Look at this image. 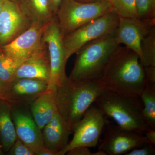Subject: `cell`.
<instances>
[{
	"label": "cell",
	"instance_id": "24",
	"mask_svg": "<svg viewBox=\"0 0 155 155\" xmlns=\"http://www.w3.org/2000/svg\"><path fill=\"white\" fill-rule=\"evenodd\" d=\"M138 19L145 21H155V0H135Z\"/></svg>",
	"mask_w": 155,
	"mask_h": 155
},
{
	"label": "cell",
	"instance_id": "29",
	"mask_svg": "<svg viewBox=\"0 0 155 155\" xmlns=\"http://www.w3.org/2000/svg\"><path fill=\"white\" fill-rule=\"evenodd\" d=\"M145 137L148 143L151 144H155V129H151L144 134Z\"/></svg>",
	"mask_w": 155,
	"mask_h": 155
},
{
	"label": "cell",
	"instance_id": "25",
	"mask_svg": "<svg viewBox=\"0 0 155 155\" xmlns=\"http://www.w3.org/2000/svg\"><path fill=\"white\" fill-rule=\"evenodd\" d=\"M8 152L9 155H35L33 150L18 138Z\"/></svg>",
	"mask_w": 155,
	"mask_h": 155
},
{
	"label": "cell",
	"instance_id": "30",
	"mask_svg": "<svg viewBox=\"0 0 155 155\" xmlns=\"http://www.w3.org/2000/svg\"><path fill=\"white\" fill-rule=\"evenodd\" d=\"M50 6L53 14L55 16L62 0H49Z\"/></svg>",
	"mask_w": 155,
	"mask_h": 155
},
{
	"label": "cell",
	"instance_id": "27",
	"mask_svg": "<svg viewBox=\"0 0 155 155\" xmlns=\"http://www.w3.org/2000/svg\"><path fill=\"white\" fill-rule=\"evenodd\" d=\"M146 85L155 87V66L144 67Z\"/></svg>",
	"mask_w": 155,
	"mask_h": 155
},
{
	"label": "cell",
	"instance_id": "19",
	"mask_svg": "<svg viewBox=\"0 0 155 155\" xmlns=\"http://www.w3.org/2000/svg\"><path fill=\"white\" fill-rule=\"evenodd\" d=\"M18 3L31 23H46L55 16L49 0H19Z\"/></svg>",
	"mask_w": 155,
	"mask_h": 155
},
{
	"label": "cell",
	"instance_id": "4",
	"mask_svg": "<svg viewBox=\"0 0 155 155\" xmlns=\"http://www.w3.org/2000/svg\"><path fill=\"white\" fill-rule=\"evenodd\" d=\"M139 98L105 91L95 103L104 114L112 118L119 127L144 134L153 128L145 120L143 105Z\"/></svg>",
	"mask_w": 155,
	"mask_h": 155
},
{
	"label": "cell",
	"instance_id": "1",
	"mask_svg": "<svg viewBox=\"0 0 155 155\" xmlns=\"http://www.w3.org/2000/svg\"><path fill=\"white\" fill-rule=\"evenodd\" d=\"M105 91L140 97L146 85L144 67L135 52L121 45L100 79Z\"/></svg>",
	"mask_w": 155,
	"mask_h": 155
},
{
	"label": "cell",
	"instance_id": "18",
	"mask_svg": "<svg viewBox=\"0 0 155 155\" xmlns=\"http://www.w3.org/2000/svg\"><path fill=\"white\" fill-rule=\"evenodd\" d=\"M11 111V105L0 99V140L5 152L8 151L17 138Z\"/></svg>",
	"mask_w": 155,
	"mask_h": 155
},
{
	"label": "cell",
	"instance_id": "10",
	"mask_svg": "<svg viewBox=\"0 0 155 155\" xmlns=\"http://www.w3.org/2000/svg\"><path fill=\"white\" fill-rule=\"evenodd\" d=\"M147 143H149L143 134L112 125L108 127L98 148L106 155H125Z\"/></svg>",
	"mask_w": 155,
	"mask_h": 155
},
{
	"label": "cell",
	"instance_id": "8",
	"mask_svg": "<svg viewBox=\"0 0 155 155\" xmlns=\"http://www.w3.org/2000/svg\"><path fill=\"white\" fill-rule=\"evenodd\" d=\"M106 122L104 113L96 106H91L74 127L72 140L60 155H66L70 150L78 147H96Z\"/></svg>",
	"mask_w": 155,
	"mask_h": 155
},
{
	"label": "cell",
	"instance_id": "32",
	"mask_svg": "<svg viewBox=\"0 0 155 155\" xmlns=\"http://www.w3.org/2000/svg\"><path fill=\"white\" fill-rule=\"evenodd\" d=\"M6 83L0 81V99H2L3 93L5 87Z\"/></svg>",
	"mask_w": 155,
	"mask_h": 155
},
{
	"label": "cell",
	"instance_id": "36",
	"mask_svg": "<svg viewBox=\"0 0 155 155\" xmlns=\"http://www.w3.org/2000/svg\"><path fill=\"white\" fill-rule=\"evenodd\" d=\"M11 1H13V2H15L18 3L19 2V0H11Z\"/></svg>",
	"mask_w": 155,
	"mask_h": 155
},
{
	"label": "cell",
	"instance_id": "9",
	"mask_svg": "<svg viewBox=\"0 0 155 155\" xmlns=\"http://www.w3.org/2000/svg\"><path fill=\"white\" fill-rule=\"evenodd\" d=\"M46 23H32L28 29L14 40L0 47V51L22 64L43 47V34Z\"/></svg>",
	"mask_w": 155,
	"mask_h": 155
},
{
	"label": "cell",
	"instance_id": "21",
	"mask_svg": "<svg viewBox=\"0 0 155 155\" xmlns=\"http://www.w3.org/2000/svg\"><path fill=\"white\" fill-rule=\"evenodd\" d=\"M141 51L140 60L143 67L155 66V26L143 39Z\"/></svg>",
	"mask_w": 155,
	"mask_h": 155
},
{
	"label": "cell",
	"instance_id": "33",
	"mask_svg": "<svg viewBox=\"0 0 155 155\" xmlns=\"http://www.w3.org/2000/svg\"><path fill=\"white\" fill-rule=\"evenodd\" d=\"M79 2L84 3H89L97 2H101V1H104V0H75Z\"/></svg>",
	"mask_w": 155,
	"mask_h": 155
},
{
	"label": "cell",
	"instance_id": "20",
	"mask_svg": "<svg viewBox=\"0 0 155 155\" xmlns=\"http://www.w3.org/2000/svg\"><path fill=\"white\" fill-rule=\"evenodd\" d=\"M143 103V114L145 120L155 129V87L146 85L140 96Z\"/></svg>",
	"mask_w": 155,
	"mask_h": 155
},
{
	"label": "cell",
	"instance_id": "2",
	"mask_svg": "<svg viewBox=\"0 0 155 155\" xmlns=\"http://www.w3.org/2000/svg\"><path fill=\"white\" fill-rule=\"evenodd\" d=\"M55 88L57 110L72 133L86 111L105 91L100 80L75 81L68 77Z\"/></svg>",
	"mask_w": 155,
	"mask_h": 155
},
{
	"label": "cell",
	"instance_id": "13",
	"mask_svg": "<svg viewBox=\"0 0 155 155\" xmlns=\"http://www.w3.org/2000/svg\"><path fill=\"white\" fill-rule=\"evenodd\" d=\"M155 26V21H145L137 18L119 17L115 31L119 45L135 52L141 58V42L144 37Z\"/></svg>",
	"mask_w": 155,
	"mask_h": 155
},
{
	"label": "cell",
	"instance_id": "12",
	"mask_svg": "<svg viewBox=\"0 0 155 155\" xmlns=\"http://www.w3.org/2000/svg\"><path fill=\"white\" fill-rule=\"evenodd\" d=\"M11 113L17 138L38 155L44 147L42 131L35 121L29 106H11Z\"/></svg>",
	"mask_w": 155,
	"mask_h": 155
},
{
	"label": "cell",
	"instance_id": "23",
	"mask_svg": "<svg viewBox=\"0 0 155 155\" xmlns=\"http://www.w3.org/2000/svg\"><path fill=\"white\" fill-rule=\"evenodd\" d=\"M112 10L119 17L137 18L135 0H108Z\"/></svg>",
	"mask_w": 155,
	"mask_h": 155
},
{
	"label": "cell",
	"instance_id": "28",
	"mask_svg": "<svg viewBox=\"0 0 155 155\" xmlns=\"http://www.w3.org/2000/svg\"><path fill=\"white\" fill-rule=\"evenodd\" d=\"M68 155H94L87 147H78L67 152Z\"/></svg>",
	"mask_w": 155,
	"mask_h": 155
},
{
	"label": "cell",
	"instance_id": "26",
	"mask_svg": "<svg viewBox=\"0 0 155 155\" xmlns=\"http://www.w3.org/2000/svg\"><path fill=\"white\" fill-rule=\"evenodd\" d=\"M154 145L147 143L140 146L135 148L128 152L125 155H154Z\"/></svg>",
	"mask_w": 155,
	"mask_h": 155
},
{
	"label": "cell",
	"instance_id": "14",
	"mask_svg": "<svg viewBox=\"0 0 155 155\" xmlns=\"http://www.w3.org/2000/svg\"><path fill=\"white\" fill-rule=\"evenodd\" d=\"M48 89V84L44 81L29 78H15L6 83L2 100L11 106H29Z\"/></svg>",
	"mask_w": 155,
	"mask_h": 155
},
{
	"label": "cell",
	"instance_id": "34",
	"mask_svg": "<svg viewBox=\"0 0 155 155\" xmlns=\"http://www.w3.org/2000/svg\"><path fill=\"white\" fill-rule=\"evenodd\" d=\"M4 2H5V0H0V14L2 12V9Z\"/></svg>",
	"mask_w": 155,
	"mask_h": 155
},
{
	"label": "cell",
	"instance_id": "31",
	"mask_svg": "<svg viewBox=\"0 0 155 155\" xmlns=\"http://www.w3.org/2000/svg\"><path fill=\"white\" fill-rule=\"evenodd\" d=\"M38 155H57L55 153L48 149L46 148H43L42 150L39 153Z\"/></svg>",
	"mask_w": 155,
	"mask_h": 155
},
{
	"label": "cell",
	"instance_id": "22",
	"mask_svg": "<svg viewBox=\"0 0 155 155\" xmlns=\"http://www.w3.org/2000/svg\"><path fill=\"white\" fill-rule=\"evenodd\" d=\"M20 64L0 51V81L8 83L15 79V72Z\"/></svg>",
	"mask_w": 155,
	"mask_h": 155
},
{
	"label": "cell",
	"instance_id": "35",
	"mask_svg": "<svg viewBox=\"0 0 155 155\" xmlns=\"http://www.w3.org/2000/svg\"><path fill=\"white\" fill-rule=\"evenodd\" d=\"M4 154V152L3 151L2 149V146H1V145L0 144V155H3Z\"/></svg>",
	"mask_w": 155,
	"mask_h": 155
},
{
	"label": "cell",
	"instance_id": "3",
	"mask_svg": "<svg viewBox=\"0 0 155 155\" xmlns=\"http://www.w3.org/2000/svg\"><path fill=\"white\" fill-rule=\"evenodd\" d=\"M115 31L87 43L78 51L75 64L68 77L70 80L76 81L101 79L121 45L116 40Z\"/></svg>",
	"mask_w": 155,
	"mask_h": 155
},
{
	"label": "cell",
	"instance_id": "7",
	"mask_svg": "<svg viewBox=\"0 0 155 155\" xmlns=\"http://www.w3.org/2000/svg\"><path fill=\"white\" fill-rule=\"evenodd\" d=\"M63 37L55 16L46 24L42 36V41L47 48L50 61L48 88H55L68 77L66 67L69 59L66 55Z\"/></svg>",
	"mask_w": 155,
	"mask_h": 155
},
{
	"label": "cell",
	"instance_id": "15",
	"mask_svg": "<svg viewBox=\"0 0 155 155\" xmlns=\"http://www.w3.org/2000/svg\"><path fill=\"white\" fill-rule=\"evenodd\" d=\"M42 131L44 146L60 155L67 146L69 136L72 133L69 126L58 110Z\"/></svg>",
	"mask_w": 155,
	"mask_h": 155
},
{
	"label": "cell",
	"instance_id": "11",
	"mask_svg": "<svg viewBox=\"0 0 155 155\" xmlns=\"http://www.w3.org/2000/svg\"><path fill=\"white\" fill-rule=\"evenodd\" d=\"M31 24L19 3L5 0L0 14V47L14 40Z\"/></svg>",
	"mask_w": 155,
	"mask_h": 155
},
{
	"label": "cell",
	"instance_id": "5",
	"mask_svg": "<svg viewBox=\"0 0 155 155\" xmlns=\"http://www.w3.org/2000/svg\"><path fill=\"white\" fill-rule=\"evenodd\" d=\"M112 10L108 0L89 3L62 0L55 16L64 36Z\"/></svg>",
	"mask_w": 155,
	"mask_h": 155
},
{
	"label": "cell",
	"instance_id": "16",
	"mask_svg": "<svg viewBox=\"0 0 155 155\" xmlns=\"http://www.w3.org/2000/svg\"><path fill=\"white\" fill-rule=\"evenodd\" d=\"M50 78L49 59L45 45L20 64L15 78H25L44 81L48 84Z\"/></svg>",
	"mask_w": 155,
	"mask_h": 155
},
{
	"label": "cell",
	"instance_id": "17",
	"mask_svg": "<svg viewBox=\"0 0 155 155\" xmlns=\"http://www.w3.org/2000/svg\"><path fill=\"white\" fill-rule=\"evenodd\" d=\"M29 107L35 121L42 130L58 110L55 88H48L31 103Z\"/></svg>",
	"mask_w": 155,
	"mask_h": 155
},
{
	"label": "cell",
	"instance_id": "6",
	"mask_svg": "<svg viewBox=\"0 0 155 155\" xmlns=\"http://www.w3.org/2000/svg\"><path fill=\"white\" fill-rule=\"evenodd\" d=\"M119 16L112 10L64 35L63 43L66 55L69 58L89 42L116 30Z\"/></svg>",
	"mask_w": 155,
	"mask_h": 155
}]
</instances>
